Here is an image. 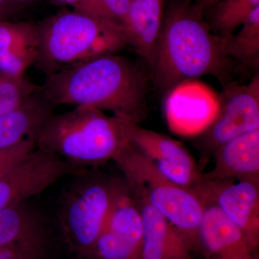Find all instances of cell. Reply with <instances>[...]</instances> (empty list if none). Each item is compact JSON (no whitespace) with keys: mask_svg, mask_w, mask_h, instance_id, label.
<instances>
[{"mask_svg":"<svg viewBox=\"0 0 259 259\" xmlns=\"http://www.w3.org/2000/svg\"><path fill=\"white\" fill-rule=\"evenodd\" d=\"M215 163L204 182L247 180L259 184V130L230 140L214 153Z\"/></svg>","mask_w":259,"mask_h":259,"instance_id":"14","label":"cell"},{"mask_svg":"<svg viewBox=\"0 0 259 259\" xmlns=\"http://www.w3.org/2000/svg\"><path fill=\"white\" fill-rule=\"evenodd\" d=\"M113 161L134 193L144 197L193 245H197L204 208L202 199L161 175L153 162L131 141Z\"/></svg>","mask_w":259,"mask_h":259,"instance_id":"5","label":"cell"},{"mask_svg":"<svg viewBox=\"0 0 259 259\" xmlns=\"http://www.w3.org/2000/svg\"><path fill=\"white\" fill-rule=\"evenodd\" d=\"M132 0H79L80 13L99 20L121 25Z\"/></svg>","mask_w":259,"mask_h":259,"instance_id":"24","label":"cell"},{"mask_svg":"<svg viewBox=\"0 0 259 259\" xmlns=\"http://www.w3.org/2000/svg\"><path fill=\"white\" fill-rule=\"evenodd\" d=\"M76 177L61 197L57 221L69 248L86 258L105 228L118 179L87 171Z\"/></svg>","mask_w":259,"mask_h":259,"instance_id":"6","label":"cell"},{"mask_svg":"<svg viewBox=\"0 0 259 259\" xmlns=\"http://www.w3.org/2000/svg\"><path fill=\"white\" fill-rule=\"evenodd\" d=\"M163 20V0H132L121 25L129 46L154 68L156 49Z\"/></svg>","mask_w":259,"mask_h":259,"instance_id":"15","label":"cell"},{"mask_svg":"<svg viewBox=\"0 0 259 259\" xmlns=\"http://www.w3.org/2000/svg\"><path fill=\"white\" fill-rule=\"evenodd\" d=\"M259 7V0H222L212 7L211 26L221 37H230Z\"/></svg>","mask_w":259,"mask_h":259,"instance_id":"21","label":"cell"},{"mask_svg":"<svg viewBox=\"0 0 259 259\" xmlns=\"http://www.w3.org/2000/svg\"><path fill=\"white\" fill-rule=\"evenodd\" d=\"M129 139L140 152L153 162L161 175L175 185L199 196L204 182L202 173L182 143L156 131L143 128L134 122L130 124Z\"/></svg>","mask_w":259,"mask_h":259,"instance_id":"10","label":"cell"},{"mask_svg":"<svg viewBox=\"0 0 259 259\" xmlns=\"http://www.w3.org/2000/svg\"><path fill=\"white\" fill-rule=\"evenodd\" d=\"M56 1L61 3V4L77 5L79 0H56Z\"/></svg>","mask_w":259,"mask_h":259,"instance_id":"28","label":"cell"},{"mask_svg":"<svg viewBox=\"0 0 259 259\" xmlns=\"http://www.w3.org/2000/svg\"><path fill=\"white\" fill-rule=\"evenodd\" d=\"M220 96V110L212 125L199 136L197 145L202 152V164L209 155L230 140L259 130V75L249 83L225 85Z\"/></svg>","mask_w":259,"mask_h":259,"instance_id":"7","label":"cell"},{"mask_svg":"<svg viewBox=\"0 0 259 259\" xmlns=\"http://www.w3.org/2000/svg\"><path fill=\"white\" fill-rule=\"evenodd\" d=\"M39 85L25 76L0 72V116L23 105L38 91Z\"/></svg>","mask_w":259,"mask_h":259,"instance_id":"22","label":"cell"},{"mask_svg":"<svg viewBox=\"0 0 259 259\" xmlns=\"http://www.w3.org/2000/svg\"><path fill=\"white\" fill-rule=\"evenodd\" d=\"M46 241L0 246V259H42Z\"/></svg>","mask_w":259,"mask_h":259,"instance_id":"25","label":"cell"},{"mask_svg":"<svg viewBox=\"0 0 259 259\" xmlns=\"http://www.w3.org/2000/svg\"><path fill=\"white\" fill-rule=\"evenodd\" d=\"M219 110V95L197 79L177 83L165 98V118L168 128L184 137L203 134L215 120Z\"/></svg>","mask_w":259,"mask_h":259,"instance_id":"9","label":"cell"},{"mask_svg":"<svg viewBox=\"0 0 259 259\" xmlns=\"http://www.w3.org/2000/svg\"><path fill=\"white\" fill-rule=\"evenodd\" d=\"M86 171L35 147L0 177V210L42 193L61 179Z\"/></svg>","mask_w":259,"mask_h":259,"instance_id":"8","label":"cell"},{"mask_svg":"<svg viewBox=\"0 0 259 259\" xmlns=\"http://www.w3.org/2000/svg\"><path fill=\"white\" fill-rule=\"evenodd\" d=\"M27 201L0 210V246L46 241L47 219Z\"/></svg>","mask_w":259,"mask_h":259,"instance_id":"18","label":"cell"},{"mask_svg":"<svg viewBox=\"0 0 259 259\" xmlns=\"http://www.w3.org/2000/svg\"><path fill=\"white\" fill-rule=\"evenodd\" d=\"M199 244L209 259H257V249L243 232L211 202H204Z\"/></svg>","mask_w":259,"mask_h":259,"instance_id":"12","label":"cell"},{"mask_svg":"<svg viewBox=\"0 0 259 259\" xmlns=\"http://www.w3.org/2000/svg\"><path fill=\"white\" fill-rule=\"evenodd\" d=\"M105 228L141 251L144 225L136 196L125 180H117Z\"/></svg>","mask_w":259,"mask_h":259,"instance_id":"19","label":"cell"},{"mask_svg":"<svg viewBox=\"0 0 259 259\" xmlns=\"http://www.w3.org/2000/svg\"><path fill=\"white\" fill-rule=\"evenodd\" d=\"M146 75L134 61L112 54L47 76L38 93L54 106L90 107L139 124L147 117Z\"/></svg>","mask_w":259,"mask_h":259,"instance_id":"1","label":"cell"},{"mask_svg":"<svg viewBox=\"0 0 259 259\" xmlns=\"http://www.w3.org/2000/svg\"><path fill=\"white\" fill-rule=\"evenodd\" d=\"M202 12L189 0L171 5L162 23L152 71L154 86L166 95L177 83L212 75L228 84L234 62L211 32Z\"/></svg>","mask_w":259,"mask_h":259,"instance_id":"2","label":"cell"},{"mask_svg":"<svg viewBox=\"0 0 259 259\" xmlns=\"http://www.w3.org/2000/svg\"><path fill=\"white\" fill-rule=\"evenodd\" d=\"M222 0H199V3L197 5V8L203 13L204 10L210 9L214 5L218 4Z\"/></svg>","mask_w":259,"mask_h":259,"instance_id":"27","label":"cell"},{"mask_svg":"<svg viewBox=\"0 0 259 259\" xmlns=\"http://www.w3.org/2000/svg\"><path fill=\"white\" fill-rule=\"evenodd\" d=\"M37 27L0 22V72L23 76L38 56Z\"/></svg>","mask_w":259,"mask_h":259,"instance_id":"16","label":"cell"},{"mask_svg":"<svg viewBox=\"0 0 259 259\" xmlns=\"http://www.w3.org/2000/svg\"><path fill=\"white\" fill-rule=\"evenodd\" d=\"M134 194L144 225L140 259H192L194 245L190 240L144 197Z\"/></svg>","mask_w":259,"mask_h":259,"instance_id":"13","label":"cell"},{"mask_svg":"<svg viewBox=\"0 0 259 259\" xmlns=\"http://www.w3.org/2000/svg\"><path fill=\"white\" fill-rule=\"evenodd\" d=\"M258 184L247 180L203 182L199 197L217 205L255 248L259 244Z\"/></svg>","mask_w":259,"mask_h":259,"instance_id":"11","label":"cell"},{"mask_svg":"<svg viewBox=\"0 0 259 259\" xmlns=\"http://www.w3.org/2000/svg\"><path fill=\"white\" fill-rule=\"evenodd\" d=\"M141 251L128 242L104 228L87 259H140Z\"/></svg>","mask_w":259,"mask_h":259,"instance_id":"23","label":"cell"},{"mask_svg":"<svg viewBox=\"0 0 259 259\" xmlns=\"http://www.w3.org/2000/svg\"><path fill=\"white\" fill-rule=\"evenodd\" d=\"M6 1L7 0H0V10H1L2 8L4 6L5 3H6Z\"/></svg>","mask_w":259,"mask_h":259,"instance_id":"29","label":"cell"},{"mask_svg":"<svg viewBox=\"0 0 259 259\" xmlns=\"http://www.w3.org/2000/svg\"><path fill=\"white\" fill-rule=\"evenodd\" d=\"M237 34L221 37L223 50L233 61L258 68L259 64V7L241 25Z\"/></svg>","mask_w":259,"mask_h":259,"instance_id":"20","label":"cell"},{"mask_svg":"<svg viewBox=\"0 0 259 259\" xmlns=\"http://www.w3.org/2000/svg\"><path fill=\"white\" fill-rule=\"evenodd\" d=\"M37 28L39 50L35 66L46 76L117 54L129 46L122 25L80 12L59 15Z\"/></svg>","mask_w":259,"mask_h":259,"instance_id":"4","label":"cell"},{"mask_svg":"<svg viewBox=\"0 0 259 259\" xmlns=\"http://www.w3.org/2000/svg\"><path fill=\"white\" fill-rule=\"evenodd\" d=\"M54 108L37 91L20 107L0 116V148L11 147L28 138L36 139Z\"/></svg>","mask_w":259,"mask_h":259,"instance_id":"17","label":"cell"},{"mask_svg":"<svg viewBox=\"0 0 259 259\" xmlns=\"http://www.w3.org/2000/svg\"><path fill=\"white\" fill-rule=\"evenodd\" d=\"M131 122L93 107H74L49 117L37 135L35 147L79 167L113 161L130 141Z\"/></svg>","mask_w":259,"mask_h":259,"instance_id":"3","label":"cell"},{"mask_svg":"<svg viewBox=\"0 0 259 259\" xmlns=\"http://www.w3.org/2000/svg\"><path fill=\"white\" fill-rule=\"evenodd\" d=\"M35 148V139L28 138L11 147L0 148V177L3 176Z\"/></svg>","mask_w":259,"mask_h":259,"instance_id":"26","label":"cell"}]
</instances>
